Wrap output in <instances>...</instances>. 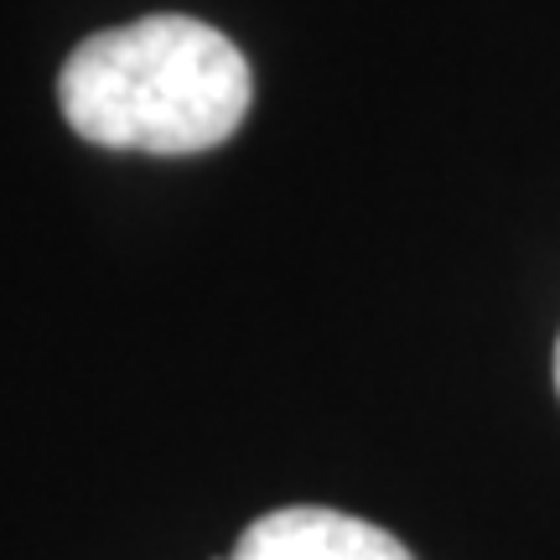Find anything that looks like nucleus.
<instances>
[{
    "instance_id": "obj_1",
    "label": "nucleus",
    "mask_w": 560,
    "mask_h": 560,
    "mask_svg": "<svg viewBox=\"0 0 560 560\" xmlns=\"http://www.w3.org/2000/svg\"><path fill=\"white\" fill-rule=\"evenodd\" d=\"M58 104L89 145L192 156L244 125L249 62L208 21L145 16L79 42L62 62Z\"/></svg>"
},
{
    "instance_id": "obj_2",
    "label": "nucleus",
    "mask_w": 560,
    "mask_h": 560,
    "mask_svg": "<svg viewBox=\"0 0 560 560\" xmlns=\"http://www.w3.org/2000/svg\"><path fill=\"white\" fill-rule=\"evenodd\" d=\"M234 560H416L389 529L359 520V514H338V509H317V503H296V509H270L244 529L234 545Z\"/></svg>"
},
{
    "instance_id": "obj_3",
    "label": "nucleus",
    "mask_w": 560,
    "mask_h": 560,
    "mask_svg": "<svg viewBox=\"0 0 560 560\" xmlns=\"http://www.w3.org/2000/svg\"><path fill=\"white\" fill-rule=\"evenodd\" d=\"M556 389H560V342H556Z\"/></svg>"
}]
</instances>
